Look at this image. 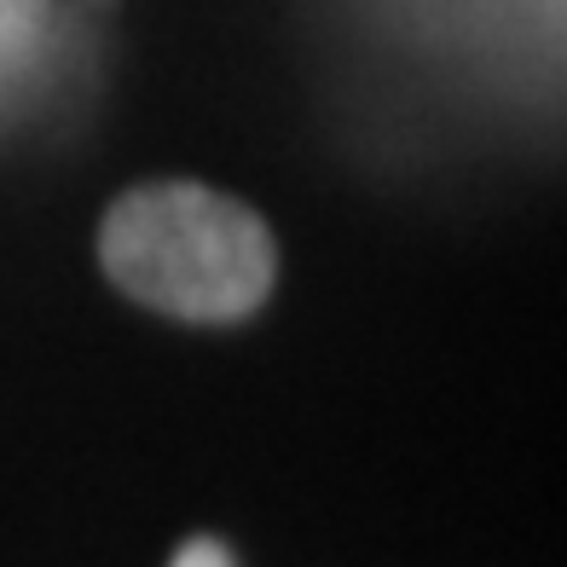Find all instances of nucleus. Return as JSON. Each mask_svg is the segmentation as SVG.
Wrapping results in <instances>:
<instances>
[{
  "mask_svg": "<svg viewBox=\"0 0 567 567\" xmlns=\"http://www.w3.org/2000/svg\"><path fill=\"white\" fill-rule=\"evenodd\" d=\"M99 255L116 290L197 324L255 313L278 272L267 220L209 186H140L116 197Z\"/></svg>",
  "mask_w": 567,
  "mask_h": 567,
  "instance_id": "obj_1",
  "label": "nucleus"
},
{
  "mask_svg": "<svg viewBox=\"0 0 567 567\" xmlns=\"http://www.w3.org/2000/svg\"><path fill=\"white\" fill-rule=\"evenodd\" d=\"M168 567H231V556L215 545V538H192V545L186 550H179Z\"/></svg>",
  "mask_w": 567,
  "mask_h": 567,
  "instance_id": "obj_2",
  "label": "nucleus"
}]
</instances>
